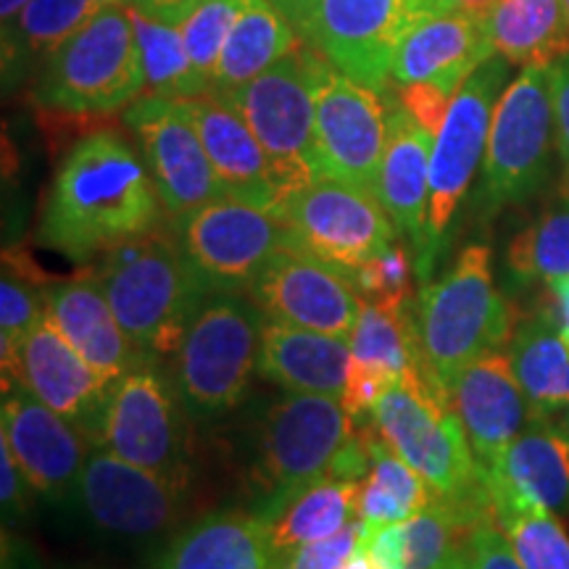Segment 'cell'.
<instances>
[{
	"instance_id": "ba28073f",
	"label": "cell",
	"mask_w": 569,
	"mask_h": 569,
	"mask_svg": "<svg viewBox=\"0 0 569 569\" xmlns=\"http://www.w3.org/2000/svg\"><path fill=\"white\" fill-rule=\"evenodd\" d=\"M330 67L322 53L301 40L274 67L224 92L264 148L284 201L317 180V98Z\"/></svg>"
},
{
	"instance_id": "8fae6325",
	"label": "cell",
	"mask_w": 569,
	"mask_h": 569,
	"mask_svg": "<svg viewBox=\"0 0 569 569\" xmlns=\"http://www.w3.org/2000/svg\"><path fill=\"white\" fill-rule=\"evenodd\" d=\"M509 61L493 53L469 74L453 96L446 122L436 132L430 156V243L417 277L430 280L448 230L457 217L461 201L469 193L475 174L482 167L488 148L490 122L501 92L507 90Z\"/></svg>"
},
{
	"instance_id": "ffe728a7",
	"label": "cell",
	"mask_w": 569,
	"mask_h": 569,
	"mask_svg": "<svg viewBox=\"0 0 569 569\" xmlns=\"http://www.w3.org/2000/svg\"><path fill=\"white\" fill-rule=\"evenodd\" d=\"M0 438L11 446L34 493L48 503H69L88 461V438L19 382H3Z\"/></svg>"
},
{
	"instance_id": "9a60e30c",
	"label": "cell",
	"mask_w": 569,
	"mask_h": 569,
	"mask_svg": "<svg viewBox=\"0 0 569 569\" xmlns=\"http://www.w3.org/2000/svg\"><path fill=\"white\" fill-rule=\"evenodd\" d=\"M393 96L356 82L336 67L327 69L317 98L315 172L377 196Z\"/></svg>"
},
{
	"instance_id": "2e32d148",
	"label": "cell",
	"mask_w": 569,
	"mask_h": 569,
	"mask_svg": "<svg viewBox=\"0 0 569 569\" xmlns=\"http://www.w3.org/2000/svg\"><path fill=\"white\" fill-rule=\"evenodd\" d=\"M282 217L303 251L348 274L401 238L380 198L338 180L306 184L284 201Z\"/></svg>"
},
{
	"instance_id": "83f0119b",
	"label": "cell",
	"mask_w": 569,
	"mask_h": 569,
	"mask_svg": "<svg viewBox=\"0 0 569 569\" xmlns=\"http://www.w3.org/2000/svg\"><path fill=\"white\" fill-rule=\"evenodd\" d=\"M351 346L348 340L280 322L264 325L259 377L284 393H317L343 398Z\"/></svg>"
},
{
	"instance_id": "ab89813d",
	"label": "cell",
	"mask_w": 569,
	"mask_h": 569,
	"mask_svg": "<svg viewBox=\"0 0 569 569\" xmlns=\"http://www.w3.org/2000/svg\"><path fill=\"white\" fill-rule=\"evenodd\" d=\"M525 569H569V536L557 515L525 503L493 507Z\"/></svg>"
},
{
	"instance_id": "7c38bea8",
	"label": "cell",
	"mask_w": 569,
	"mask_h": 569,
	"mask_svg": "<svg viewBox=\"0 0 569 569\" xmlns=\"http://www.w3.org/2000/svg\"><path fill=\"white\" fill-rule=\"evenodd\" d=\"M440 0H317L301 24V38L338 71L393 96V59L401 40Z\"/></svg>"
},
{
	"instance_id": "f907efd6",
	"label": "cell",
	"mask_w": 569,
	"mask_h": 569,
	"mask_svg": "<svg viewBox=\"0 0 569 569\" xmlns=\"http://www.w3.org/2000/svg\"><path fill=\"white\" fill-rule=\"evenodd\" d=\"M553 296V315H557V322L569 340V280H559L551 284Z\"/></svg>"
},
{
	"instance_id": "6da1fadb",
	"label": "cell",
	"mask_w": 569,
	"mask_h": 569,
	"mask_svg": "<svg viewBox=\"0 0 569 569\" xmlns=\"http://www.w3.org/2000/svg\"><path fill=\"white\" fill-rule=\"evenodd\" d=\"M163 203L122 132L90 130L71 142L42 203L38 238L77 264L161 227Z\"/></svg>"
},
{
	"instance_id": "4fadbf2b",
	"label": "cell",
	"mask_w": 569,
	"mask_h": 569,
	"mask_svg": "<svg viewBox=\"0 0 569 569\" xmlns=\"http://www.w3.org/2000/svg\"><path fill=\"white\" fill-rule=\"evenodd\" d=\"M174 234L211 290L248 293L256 274L282 248L298 246L280 211L219 196L172 219Z\"/></svg>"
},
{
	"instance_id": "6f0895ef",
	"label": "cell",
	"mask_w": 569,
	"mask_h": 569,
	"mask_svg": "<svg viewBox=\"0 0 569 569\" xmlns=\"http://www.w3.org/2000/svg\"><path fill=\"white\" fill-rule=\"evenodd\" d=\"M561 430H565L569 436V409H567V419H565V427H561Z\"/></svg>"
},
{
	"instance_id": "e0dca14e",
	"label": "cell",
	"mask_w": 569,
	"mask_h": 569,
	"mask_svg": "<svg viewBox=\"0 0 569 569\" xmlns=\"http://www.w3.org/2000/svg\"><path fill=\"white\" fill-rule=\"evenodd\" d=\"M251 301L269 322L325 332L351 340L361 301L351 274L319 256L288 246L256 274L248 288Z\"/></svg>"
},
{
	"instance_id": "7a4b0ae2",
	"label": "cell",
	"mask_w": 569,
	"mask_h": 569,
	"mask_svg": "<svg viewBox=\"0 0 569 569\" xmlns=\"http://www.w3.org/2000/svg\"><path fill=\"white\" fill-rule=\"evenodd\" d=\"M353 436L356 422L340 398L317 393L272 398L248 427L243 461L248 511L272 525L303 490L332 478V467Z\"/></svg>"
},
{
	"instance_id": "681fc988",
	"label": "cell",
	"mask_w": 569,
	"mask_h": 569,
	"mask_svg": "<svg viewBox=\"0 0 569 569\" xmlns=\"http://www.w3.org/2000/svg\"><path fill=\"white\" fill-rule=\"evenodd\" d=\"M122 3L132 6V9H138L140 13H146V17L151 19L180 24V21L193 11L201 0H122Z\"/></svg>"
},
{
	"instance_id": "60d3db41",
	"label": "cell",
	"mask_w": 569,
	"mask_h": 569,
	"mask_svg": "<svg viewBox=\"0 0 569 569\" xmlns=\"http://www.w3.org/2000/svg\"><path fill=\"white\" fill-rule=\"evenodd\" d=\"M251 0H201L193 11L180 21V32L188 48L190 63L206 90H211L213 71L234 21L248 9Z\"/></svg>"
},
{
	"instance_id": "5b68a950",
	"label": "cell",
	"mask_w": 569,
	"mask_h": 569,
	"mask_svg": "<svg viewBox=\"0 0 569 569\" xmlns=\"http://www.w3.org/2000/svg\"><path fill=\"white\" fill-rule=\"evenodd\" d=\"M372 425L438 498L472 515H496L482 469L448 396L425 380L419 367L403 372L375 403Z\"/></svg>"
},
{
	"instance_id": "277c9868",
	"label": "cell",
	"mask_w": 569,
	"mask_h": 569,
	"mask_svg": "<svg viewBox=\"0 0 569 569\" xmlns=\"http://www.w3.org/2000/svg\"><path fill=\"white\" fill-rule=\"evenodd\" d=\"M96 269L122 330L153 359L177 353L196 311L213 293L174 232L153 230L124 240L106 251Z\"/></svg>"
},
{
	"instance_id": "816d5d0a",
	"label": "cell",
	"mask_w": 569,
	"mask_h": 569,
	"mask_svg": "<svg viewBox=\"0 0 569 569\" xmlns=\"http://www.w3.org/2000/svg\"><path fill=\"white\" fill-rule=\"evenodd\" d=\"M269 3H274L277 9L284 13V17L293 21L296 30H301V24L311 13V9H315L317 0H269Z\"/></svg>"
},
{
	"instance_id": "d4e9b609",
	"label": "cell",
	"mask_w": 569,
	"mask_h": 569,
	"mask_svg": "<svg viewBox=\"0 0 569 569\" xmlns=\"http://www.w3.org/2000/svg\"><path fill=\"white\" fill-rule=\"evenodd\" d=\"M436 134L427 132L393 98L388 122V146L382 156L377 198L393 219L401 240L411 248L417 272L430 243V156Z\"/></svg>"
},
{
	"instance_id": "ac0fdd59",
	"label": "cell",
	"mask_w": 569,
	"mask_h": 569,
	"mask_svg": "<svg viewBox=\"0 0 569 569\" xmlns=\"http://www.w3.org/2000/svg\"><path fill=\"white\" fill-rule=\"evenodd\" d=\"M124 127L138 140L142 161L169 217L177 219L224 196L182 101L146 92L124 109Z\"/></svg>"
},
{
	"instance_id": "836d02e7",
	"label": "cell",
	"mask_w": 569,
	"mask_h": 569,
	"mask_svg": "<svg viewBox=\"0 0 569 569\" xmlns=\"http://www.w3.org/2000/svg\"><path fill=\"white\" fill-rule=\"evenodd\" d=\"M98 0H30L11 27H3V71L48 59L101 11Z\"/></svg>"
},
{
	"instance_id": "b9f144b4",
	"label": "cell",
	"mask_w": 569,
	"mask_h": 569,
	"mask_svg": "<svg viewBox=\"0 0 569 569\" xmlns=\"http://www.w3.org/2000/svg\"><path fill=\"white\" fill-rule=\"evenodd\" d=\"M415 277H417V261L415 253L407 243H393L367 264L351 272V282L359 290L365 301L372 303H411L415 298Z\"/></svg>"
},
{
	"instance_id": "74e56055",
	"label": "cell",
	"mask_w": 569,
	"mask_h": 569,
	"mask_svg": "<svg viewBox=\"0 0 569 569\" xmlns=\"http://www.w3.org/2000/svg\"><path fill=\"white\" fill-rule=\"evenodd\" d=\"M134 40L140 48L142 71H146V92L159 98H196L206 88L198 80L188 48H184L180 24L151 19L130 6Z\"/></svg>"
},
{
	"instance_id": "ee69618b",
	"label": "cell",
	"mask_w": 569,
	"mask_h": 569,
	"mask_svg": "<svg viewBox=\"0 0 569 569\" xmlns=\"http://www.w3.org/2000/svg\"><path fill=\"white\" fill-rule=\"evenodd\" d=\"M472 569H525L496 515L482 517L467 538Z\"/></svg>"
},
{
	"instance_id": "7bdbcfd3",
	"label": "cell",
	"mask_w": 569,
	"mask_h": 569,
	"mask_svg": "<svg viewBox=\"0 0 569 569\" xmlns=\"http://www.w3.org/2000/svg\"><path fill=\"white\" fill-rule=\"evenodd\" d=\"M361 532H365V525H361V519H353L348 528L336 532V536L303 543L284 553L280 565L282 569H343L346 561L359 549Z\"/></svg>"
},
{
	"instance_id": "4dcf8cb0",
	"label": "cell",
	"mask_w": 569,
	"mask_h": 569,
	"mask_svg": "<svg viewBox=\"0 0 569 569\" xmlns=\"http://www.w3.org/2000/svg\"><path fill=\"white\" fill-rule=\"evenodd\" d=\"M301 32L284 13L269 0H251L248 9L234 21L227 38L217 71H213L211 90L232 92L240 84L251 82L261 71L274 67L282 56H288L301 42Z\"/></svg>"
},
{
	"instance_id": "f1b7e54d",
	"label": "cell",
	"mask_w": 569,
	"mask_h": 569,
	"mask_svg": "<svg viewBox=\"0 0 569 569\" xmlns=\"http://www.w3.org/2000/svg\"><path fill=\"white\" fill-rule=\"evenodd\" d=\"M507 353L519 386L540 419H551L569 409V340L553 309L543 306L515 325Z\"/></svg>"
},
{
	"instance_id": "680465c9",
	"label": "cell",
	"mask_w": 569,
	"mask_h": 569,
	"mask_svg": "<svg viewBox=\"0 0 569 569\" xmlns=\"http://www.w3.org/2000/svg\"><path fill=\"white\" fill-rule=\"evenodd\" d=\"M101 6H111V3H119V0H98Z\"/></svg>"
},
{
	"instance_id": "c3c4849f",
	"label": "cell",
	"mask_w": 569,
	"mask_h": 569,
	"mask_svg": "<svg viewBox=\"0 0 569 569\" xmlns=\"http://www.w3.org/2000/svg\"><path fill=\"white\" fill-rule=\"evenodd\" d=\"M551 77V106H553V130H557V148L565 161L569 177V56L549 67Z\"/></svg>"
},
{
	"instance_id": "4316f807",
	"label": "cell",
	"mask_w": 569,
	"mask_h": 569,
	"mask_svg": "<svg viewBox=\"0 0 569 569\" xmlns=\"http://www.w3.org/2000/svg\"><path fill=\"white\" fill-rule=\"evenodd\" d=\"M156 569H282L269 522L253 511H211L182 528Z\"/></svg>"
},
{
	"instance_id": "d6986e66",
	"label": "cell",
	"mask_w": 569,
	"mask_h": 569,
	"mask_svg": "<svg viewBox=\"0 0 569 569\" xmlns=\"http://www.w3.org/2000/svg\"><path fill=\"white\" fill-rule=\"evenodd\" d=\"M3 382L24 386L74 425L92 448L101 446L113 380L92 369L48 319L21 340L11 367L3 369Z\"/></svg>"
},
{
	"instance_id": "f546056e",
	"label": "cell",
	"mask_w": 569,
	"mask_h": 569,
	"mask_svg": "<svg viewBox=\"0 0 569 569\" xmlns=\"http://www.w3.org/2000/svg\"><path fill=\"white\" fill-rule=\"evenodd\" d=\"M488 34L509 63L551 67L569 56V11L565 0H496Z\"/></svg>"
},
{
	"instance_id": "7dc6e473",
	"label": "cell",
	"mask_w": 569,
	"mask_h": 569,
	"mask_svg": "<svg viewBox=\"0 0 569 569\" xmlns=\"http://www.w3.org/2000/svg\"><path fill=\"white\" fill-rule=\"evenodd\" d=\"M365 525V522H361ZM361 546L369 551L377 569H403L407 567V538L403 522L386 525V528L361 532Z\"/></svg>"
},
{
	"instance_id": "f5cc1de1",
	"label": "cell",
	"mask_w": 569,
	"mask_h": 569,
	"mask_svg": "<svg viewBox=\"0 0 569 569\" xmlns=\"http://www.w3.org/2000/svg\"><path fill=\"white\" fill-rule=\"evenodd\" d=\"M440 3H443L446 11H467L478 13V17H488L496 0H440Z\"/></svg>"
},
{
	"instance_id": "f6af8a7d",
	"label": "cell",
	"mask_w": 569,
	"mask_h": 569,
	"mask_svg": "<svg viewBox=\"0 0 569 569\" xmlns=\"http://www.w3.org/2000/svg\"><path fill=\"white\" fill-rule=\"evenodd\" d=\"M34 488L27 480L24 469L13 457L11 446L0 438V501H3L6 525H17L32 511Z\"/></svg>"
},
{
	"instance_id": "11a10c76",
	"label": "cell",
	"mask_w": 569,
	"mask_h": 569,
	"mask_svg": "<svg viewBox=\"0 0 569 569\" xmlns=\"http://www.w3.org/2000/svg\"><path fill=\"white\" fill-rule=\"evenodd\" d=\"M436 569H472V565H469V551H467V543L459 546L457 551H451L448 557L440 561V565Z\"/></svg>"
},
{
	"instance_id": "5bb4252c",
	"label": "cell",
	"mask_w": 569,
	"mask_h": 569,
	"mask_svg": "<svg viewBox=\"0 0 569 569\" xmlns=\"http://www.w3.org/2000/svg\"><path fill=\"white\" fill-rule=\"evenodd\" d=\"M184 493L188 482L161 478L98 446L84 461L71 501L98 536L142 543L180 525Z\"/></svg>"
},
{
	"instance_id": "9c48e42d",
	"label": "cell",
	"mask_w": 569,
	"mask_h": 569,
	"mask_svg": "<svg viewBox=\"0 0 569 569\" xmlns=\"http://www.w3.org/2000/svg\"><path fill=\"white\" fill-rule=\"evenodd\" d=\"M553 142L549 67H522L496 103L475 211L490 219L530 201L551 177Z\"/></svg>"
},
{
	"instance_id": "9f6ffc18",
	"label": "cell",
	"mask_w": 569,
	"mask_h": 569,
	"mask_svg": "<svg viewBox=\"0 0 569 569\" xmlns=\"http://www.w3.org/2000/svg\"><path fill=\"white\" fill-rule=\"evenodd\" d=\"M343 569H377L372 557H369V551L365 549V546H361V540H359V549L353 551V557L346 561Z\"/></svg>"
},
{
	"instance_id": "44dd1931",
	"label": "cell",
	"mask_w": 569,
	"mask_h": 569,
	"mask_svg": "<svg viewBox=\"0 0 569 569\" xmlns=\"http://www.w3.org/2000/svg\"><path fill=\"white\" fill-rule=\"evenodd\" d=\"M448 401L482 472L519 432L540 419L519 386L507 351H490L461 369L448 388Z\"/></svg>"
},
{
	"instance_id": "3957f363",
	"label": "cell",
	"mask_w": 569,
	"mask_h": 569,
	"mask_svg": "<svg viewBox=\"0 0 569 569\" xmlns=\"http://www.w3.org/2000/svg\"><path fill=\"white\" fill-rule=\"evenodd\" d=\"M511 306L498 290L490 248H461L438 280H427L411 301V340L419 372L448 396L461 369L509 346Z\"/></svg>"
},
{
	"instance_id": "603a6c76",
	"label": "cell",
	"mask_w": 569,
	"mask_h": 569,
	"mask_svg": "<svg viewBox=\"0 0 569 569\" xmlns=\"http://www.w3.org/2000/svg\"><path fill=\"white\" fill-rule=\"evenodd\" d=\"M180 101L201 134L206 156L224 196L282 213L284 198L274 180L272 163L238 109L213 90Z\"/></svg>"
},
{
	"instance_id": "d6a6232c",
	"label": "cell",
	"mask_w": 569,
	"mask_h": 569,
	"mask_svg": "<svg viewBox=\"0 0 569 569\" xmlns=\"http://www.w3.org/2000/svg\"><path fill=\"white\" fill-rule=\"evenodd\" d=\"M359 519V482L325 478L303 490L280 517L269 525L277 557L298 546L330 538Z\"/></svg>"
},
{
	"instance_id": "8d00e7d4",
	"label": "cell",
	"mask_w": 569,
	"mask_h": 569,
	"mask_svg": "<svg viewBox=\"0 0 569 569\" xmlns=\"http://www.w3.org/2000/svg\"><path fill=\"white\" fill-rule=\"evenodd\" d=\"M351 361L398 382L403 372L417 367L411 340V303L361 301L359 322L353 327Z\"/></svg>"
},
{
	"instance_id": "f35d334b",
	"label": "cell",
	"mask_w": 569,
	"mask_h": 569,
	"mask_svg": "<svg viewBox=\"0 0 569 569\" xmlns=\"http://www.w3.org/2000/svg\"><path fill=\"white\" fill-rule=\"evenodd\" d=\"M480 519V515L436 496L422 511L403 522V538H407L403 569H436L448 553L467 543L469 532Z\"/></svg>"
},
{
	"instance_id": "1f68e13d",
	"label": "cell",
	"mask_w": 569,
	"mask_h": 569,
	"mask_svg": "<svg viewBox=\"0 0 569 569\" xmlns=\"http://www.w3.org/2000/svg\"><path fill=\"white\" fill-rule=\"evenodd\" d=\"M372 469L359 482V519L367 530L407 522L436 498V490L369 427Z\"/></svg>"
},
{
	"instance_id": "cb8c5ba5",
	"label": "cell",
	"mask_w": 569,
	"mask_h": 569,
	"mask_svg": "<svg viewBox=\"0 0 569 569\" xmlns=\"http://www.w3.org/2000/svg\"><path fill=\"white\" fill-rule=\"evenodd\" d=\"M488 17L467 11H440L419 19L398 46L393 59L396 84H436L457 96L482 61L493 56Z\"/></svg>"
},
{
	"instance_id": "52a82bcc",
	"label": "cell",
	"mask_w": 569,
	"mask_h": 569,
	"mask_svg": "<svg viewBox=\"0 0 569 569\" xmlns=\"http://www.w3.org/2000/svg\"><path fill=\"white\" fill-rule=\"evenodd\" d=\"M267 317L248 293H213L196 311L172 375L196 422H217L243 407L259 375L261 336Z\"/></svg>"
},
{
	"instance_id": "7402d4cb",
	"label": "cell",
	"mask_w": 569,
	"mask_h": 569,
	"mask_svg": "<svg viewBox=\"0 0 569 569\" xmlns=\"http://www.w3.org/2000/svg\"><path fill=\"white\" fill-rule=\"evenodd\" d=\"M46 319L92 369L113 382L153 359L122 330L96 264L82 267L67 280H53L46 296Z\"/></svg>"
},
{
	"instance_id": "30bf717a",
	"label": "cell",
	"mask_w": 569,
	"mask_h": 569,
	"mask_svg": "<svg viewBox=\"0 0 569 569\" xmlns=\"http://www.w3.org/2000/svg\"><path fill=\"white\" fill-rule=\"evenodd\" d=\"M193 422L172 367L148 359L113 382L101 448L161 478L188 482Z\"/></svg>"
},
{
	"instance_id": "d590c367",
	"label": "cell",
	"mask_w": 569,
	"mask_h": 569,
	"mask_svg": "<svg viewBox=\"0 0 569 569\" xmlns=\"http://www.w3.org/2000/svg\"><path fill=\"white\" fill-rule=\"evenodd\" d=\"M53 280L24 248H6L0 277V361L11 367L21 340L46 319V296Z\"/></svg>"
},
{
	"instance_id": "91938a15",
	"label": "cell",
	"mask_w": 569,
	"mask_h": 569,
	"mask_svg": "<svg viewBox=\"0 0 569 569\" xmlns=\"http://www.w3.org/2000/svg\"><path fill=\"white\" fill-rule=\"evenodd\" d=\"M565 6H567V11H569V0H565Z\"/></svg>"
},
{
	"instance_id": "bcb514c9",
	"label": "cell",
	"mask_w": 569,
	"mask_h": 569,
	"mask_svg": "<svg viewBox=\"0 0 569 569\" xmlns=\"http://www.w3.org/2000/svg\"><path fill=\"white\" fill-rule=\"evenodd\" d=\"M396 98L432 134L443 127L446 113L453 101L451 96H446L436 84H396Z\"/></svg>"
},
{
	"instance_id": "484cf974",
	"label": "cell",
	"mask_w": 569,
	"mask_h": 569,
	"mask_svg": "<svg viewBox=\"0 0 569 569\" xmlns=\"http://www.w3.org/2000/svg\"><path fill=\"white\" fill-rule=\"evenodd\" d=\"M490 503H525L569 515V436L551 419H536L519 432L486 472Z\"/></svg>"
},
{
	"instance_id": "db71d44e",
	"label": "cell",
	"mask_w": 569,
	"mask_h": 569,
	"mask_svg": "<svg viewBox=\"0 0 569 569\" xmlns=\"http://www.w3.org/2000/svg\"><path fill=\"white\" fill-rule=\"evenodd\" d=\"M27 3L30 0H0V21H3V27H11L19 19V13L24 11Z\"/></svg>"
},
{
	"instance_id": "8992f818",
	"label": "cell",
	"mask_w": 569,
	"mask_h": 569,
	"mask_svg": "<svg viewBox=\"0 0 569 569\" xmlns=\"http://www.w3.org/2000/svg\"><path fill=\"white\" fill-rule=\"evenodd\" d=\"M146 96V71L130 6H103L80 32L42 61L32 103L51 117L98 119Z\"/></svg>"
},
{
	"instance_id": "e575fe53",
	"label": "cell",
	"mask_w": 569,
	"mask_h": 569,
	"mask_svg": "<svg viewBox=\"0 0 569 569\" xmlns=\"http://www.w3.org/2000/svg\"><path fill=\"white\" fill-rule=\"evenodd\" d=\"M507 272L517 288L569 280V193L546 206L532 222L511 238Z\"/></svg>"
}]
</instances>
